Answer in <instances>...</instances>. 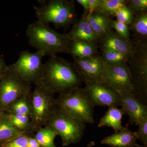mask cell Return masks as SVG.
Returning a JSON list of instances; mask_svg holds the SVG:
<instances>
[{"label":"cell","instance_id":"obj_32","mask_svg":"<svg viewBox=\"0 0 147 147\" xmlns=\"http://www.w3.org/2000/svg\"><path fill=\"white\" fill-rule=\"evenodd\" d=\"M88 2L89 10L88 15L97 10L100 5L101 0H88Z\"/></svg>","mask_w":147,"mask_h":147},{"label":"cell","instance_id":"obj_18","mask_svg":"<svg viewBox=\"0 0 147 147\" xmlns=\"http://www.w3.org/2000/svg\"><path fill=\"white\" fill-rule=\"evenodd\" d=\"M87 19L92 30L101 37L112 29L110 16L98 11L87 15Z\"/></svg>","mask_w":147,"mask_h":147},{"label":"cell","instance_id":"obj_15","mask_svg":"<svg viewBox=\"0 0 147 147\" xmlns=\"http://www.w3.org/2000/svg\"><path fill=\"white\" fill-rule=\"evenodd\" d=\"M100 49H108L130 56L133 52L131 40L124 39L114 30L111 29L102 36L99 42Z\"/></svg>","mask_w":147,"mask_h":147},{"label":"cell","instance_id":"obj_20","mask_svg":"<svg viewBox=\"0 0 147 147\" xmlns=\"http://www.w3.org/2000/svg\"><path fill=\"white\" fill-rule=\"evenodd\" d=\"M22 135L26 134L13 126L4 112H0V146Z\"/></svg>","mask_w":147,"mask_h":147},{"label":"cell","instance_id":"obj_16","mask_svg":"<svg viewBox=\"0 0 147 147\" xmlns=\"http://www.w3.org/2000/svg\"><path fill=\"white\" fill-rule=\"evenodd\" d=\"M137 140L136 131H131L126 126L123 130L103 138L100 143L113 147H138Z\"/></svg>","mask_w":147,"mask_h":147},{"label":"cell","instance_id":"obj_19","mask_svg":"<svg viewBox=\"0 0 147 147\" xmlns=\"http://www.w3.org/2000/svg\"><path fill=\"white\" fill-rule=\"evenodd\" d=\"M97 45L78 41H71L68 54L73 58L89 57L97 55Z\"/></svg>","mask_w":147,"mask_h":147},{"label":"cell","instance_id":"obj_25","mask_svg":"<svg viewBox=\"0 0 147 147\" xmlns=\"http://www.w3.org/2000/svg\"><path fill=\"white\" fill-rule=\"evenodd\" d=\"M30 94L24 96L14 101L9 106L5 113L7 114H19L30 116Z\"/></svg>","mask_w":147,"mask_h":147},{"label":"cell","instance_id":"obj_31","mask_svg":"<svg viewBox=\"0 0 147 147\" xmlns=\"http://www.w3.org/2000/svg\"><path fill=\"white\" fill-rule=\"evenodd\" d=\"M138 125L139 128L136 131L137 140L140 141L143 145H147V118L141 121Z\"/></svg>","mask_w":147,"mask_h":147},{"label":"cell","instance_id":"obj_17","mask_svg":"<svg viewBox=\"0 0 147 147\" xmlns=\"http://www.w3.org/2000/svg\"><path fill=\"white\" fill-rule=\"evenodd\" d=\"M125 113L121 108L111 107L100 118L98 124L99 127H109L115 130V132L123 130L124 127L122 125V119Z\"/></svg>","mask_w":147,"mask_h":147},{"label":"cell","instance_id":"obj_2","mask_svg":"<svg viewBox=\"0 0 147 147\" xmlns=\"http://www.w3.org/2000/svg\"><path fill=\"white\" fill-rule=\"evenodd\" d=\"M29 45L37 50L44 52L47 56L59 53L68 54L71 41L65 34L51 28L48 24L37 20L29 24L26 30Z\"/></svg>","mask_w":147,"mask_h":147},{"label":"cell","instance_id":"obj_28","mask_svg":"<svg viewBox=\"0 0 147 147\" xmlns=\"http://www.w3.org/2000/svg\"><path fill=\"white\" fill-rule=\"evenodd\" d=\"M110 24L112 29H114V30L120 36L127 40L129 41L131 40L130 38V31L128 25L117 20H112L111 19L110 20Z\"/></svg>","mask_w":147,"mask_h":147},{"label":"cell","instance_id":"obj_5","mask_svg":"<svg viewBox=\"0 0 147 147\" xmlns=\"http://www.w3.org/2000/svg\"><path fill=\"white\" fill-rule=\"evenodd\" d=\"M45 126L53 129L60 137L63 146L77 144L84 136L86 123L72 117L58 106Z\"/></svg>","mask_w":147,"mask_h":147},{"label":"cell","instance_id":"obj_7","mask_svg":"<svg viewBox=\"0 0 147 147\" xmlns=\"http://www.w3.org/2000/svg\"><path fill=\"white\" fill-rule=\"evenodd\" d=\"M29 96L30 117L36 132L45 126L50 116L57 107L55 94L39 84L35 85Z\"/></svg>","mask_w":147,"mask_h":147},{"label":"cell","instance_id":"obj_35","mask_svg":"<svg viewBox=\"0 0 147 147\" xmlns=\"http://www.w3.org/2000/svg\"><path fill=\"white\" fill-rule=\"evenodd\" d=\"M28 147H41L34 136H29Z\"/></svg>","mask_w":147,"mask_h":147},{"label":"cell","instance_id":"obj_11","mask_svg":"<svg viewBox=\"0 0 147 147\" xmlns=\"http://www.w3.org/2000/svg\"><path fill=\"white\" fill-rule=\"evenodd\" d=\"M84 88L90 101L95 106L118 107L121 105L120 95L118 92L99 82L85 83Z\"/></svg>","mask_w":147,"mask_h":147},{"label":"cell","instance_id":"obj_33","mask_svg":"<svg viewBox=\"0 0 147 147\" xmlns=\"http://www.w3.org/2000/svg\"><path fill=\"white\" fill-rule=\"evenodd\" d=\"M77 2L83 7L84 9V15H87L88 13L89 7L88 0H77Z\"/></svg>","mask_w":147,"mask_h":147},{"label":"cell","instance_id":"obj_26","mask_svg":"<svg viewBox=\"0 0 147 147\" xmlns=\"http://www.w3.org/2000/svg\"><path fill=\"white\" fill-rule=\"evenodd\" d=\"M126 1L125 0H101L100 5L96 11L104 13L109 16H114L119 9L126 5Z\"/></svg>","mask_w":147,"mask_h":147},{"label":"cell","instance_id":"obj_21","mask_svg":"<svg viewBox=\"0 0 147 147\" xmlns=\"http://www.w3.org/2000/svg\"><path fill=\"white\" fill-rule=\"evenodd\" d=\"M6 114L17 130L28 136H34L36 131L30 116L19 114Z\"/></svg>","mask_w":147,"mask_h":147},{"label":"cell","instance_id":"obj_29","mask_svg":"<svg viewBox=\"0 0 147 147\" xmlns=\"http://www.w3.org/2000/svg\"><path fill=\"white\" fill-rule=\"evenodd\" d=\"M29 136L22 135L1 145V147H28Z\"/></svg>","mask_w":147,"mask_h":147},{"label":"cell","instance_id":"obj_9","mask_svg":"<svg viewBox=\"0 0 147 147\" xmlns=\"http://www.w3.org/2000/svg\"><path fill=\"white\" fill-rule=\"evenodd\" d=\"M31 84L23 81L8 68L0 79V112L20 98L31 92Z\"/></svg>","mask_w":147,"mask_h":147},{"label":"cell","instance_id":"obj_34","mask_svg":"<svg viewBox=\"0 0 147 147\" xmlns=\"http://www.w3.org/2000/svg\"><path fill=\"white\" fill-rule=\"evenodd\" d=\"M7 67V65L6 64L5 61L0 55V79L6 71Z\"/></svg>","mask_w":147,"mask_h":147},{"label":"cell","instance_id":"obj_23","mask_svg":"<svg viewBox=\"0 0 147 147\" xmlns=\"http://www.w3.org/2000/svg\"><path fill=\"white\" fill-rule=\"evenodd\" d=\"M57 134L49 127L44 126L38 129L34 137L41 147H56L55 138Z\"/></svg>","mask_w":147,"mask_h":147},{"label":"cell","instance_id":"obj_22","mask_svg":"<svg viewBox=\"0 0 147 147\" xmlns=\"http://www.w3.org/2000/svg\"><path fill=\"white\" fill-rule=\"evenodd\" d=\"M129 28L134 34V39L147 40V11L135 14Z\"/></svg>","mask_w":147,"mask_h":147},{"label":"cell","instance_id":"obj_36","mask_svg":"<svg viewBox=\"0 0 147 147\" xmlns=\"http://www.w3.org/2000/svg\"><path fill=\"white\" fill-rule=\"evenodd\" d=\"M95 143L94 142H91L88 144V145H87L86 147H92L94 146Z\"/></svg>","mask_w":147,"mask_h":147},{"label":"cell","instance_id":"obj_27","mask_svg":"<svg viewBox=\"0 0 147 147\" xmlns=\"http://www.w3.org/2000/svg\"><path fill=\"white\" fill-rule=\"evenodd\" d=\"M135 13L126 5L122 7L116 12L115 16L117 20L129 26L134 19Z\"/></svg>","mask_w":147,"mask_h":147},{"label":"cell","instance_id":"obj_4","mask_svg":"<svg viewBox=\"0 0 147 147\" xmlns=\"http://www.w3.org/2000/svg\"><path fill=\"white\" fill-rule=\"evenodd\" d=\"M133 50L127 63L133 87L131 93L146 105L147 103V40H131Z\"/></svg>","mask_w":147,"mask_h":147},{"label":"cell","instance_id":"obj_3","mask_svg":"<svg viewBox=\"0 0 147 147\" xmlns=\"http://www.w3.org/2000/svg\"><path fill=\"white\" fill-rule=\"evenodd\" d=\"M34 9L38 20L56 28H67L77 22L74 1L68 0L40 1Z\"/></svg>","mask_w":147,"mask_h":147},{"label":"cell","instance_id":"obj_38","mask_svg":"<svg viewBox=\"0 0 147 147\" xmlns=\"http://www.w3.org/2000/svg\"><path fill=\"white\" fill-rule=\"evenodd\" d=\"M0 147H1V146H0Z\"/></svg>","mask_w":147,"mask_h":147},{"label":"cell","instance_id":"obj_14","mask_svg":"<svg viewBox=\"0 0 147 147\" xmlns=\"http://www.w3.org/2000/svg\"><path fill=\"white\" fill-rule=\"evenodd\" d=\"M65 34L70 41H82L96 45L102 37L93 31L88 22L87 15L84 14L80 20L74 24L71 30Z\"/></svg>","mask_w":147,"mask_h":147},{"label":"cell","instance_id":"obj_37","mask_svg":"<svg viewBox=\"0 0 147 147\" xmlns=\"http://www.w3.org/2000/svg\"><path fill=\"white\" fill-rule=\"evenodd\" d=\"M138 147H147V145H143L142 146L139 145Z\"/></svg>","mask_w":147,"mask_h":147},{"label":"cell","instance_id":"obj_12","mask_svg":"<svg viewBox=\"0 0 147 147\" xmlns=\"http://www.w3.org/2000/svg\"><path fill=\"white\" fill-rule=\"evenodd\" d=\"M74 65L83 82H100L104 63L101 56L73 58Z\"/></svg>","mask_w":147,"mask_h":147},{"label":"cell","instance_id":"obj_10","mask_svg":"<svg viewBox=\"0 0 147 147\" xmlns=\"http://www.w3.org/2000/svg\"><path fill=\"white\" fill-rule=\"evenodd\" d=\"M100 83L117 92L122 90L132 93L133 91L127 63L114 66L104 63Z\"/></svg>","mask_w":147,"mask_h":147},{"label":"cell","instance_id":"obj_8","mask_svg":"<svg viewBox=\"0 0 147 147\" xmlns=\"http://www.w3.org/2000/svg\"><path fill=\"white\" fill-rule=\"evenodd\" d=\"M45 56L43 51L37 50L32 53L24 50L19 54L16 61L7 65V68L23 81L35 85L42 76L44 66L42 59Z\"/></svg>","mask_w":147,"mask_h":147},{"label":"cell","instance_id":"obj_13","mask_svg":"<svg viewBox=\"0 0 147 147\" xmlns=\"http://www.w3.org/2000/svg\"><path fill=\"white\" fill-rule=\"evenodd\" d=\"M121 100V109L125 114L129 117L130 124H138L145 119L147 118V106L141 102L130 92L126 91H117Z\"/></svg>","mask_w":147,"mask_h":147},{"label":"cell","instance_id":"obj_30","mask_svg":"<svg viewBox=\"0 0 147 147\" xmlns=\"http://www.w3.org/2000/svg\"><path fill=\"white\" fill-rule=\"evenodd\" d=\"M126 5L135 14L145 12L147 10V0H129L127 1Z\"/></svg>","mask_w":147,"mask_h":147},{"label":"cell","instance_id":"obj_24","mask_svg":"<svg viewBox=\"0 0 147 147\" xmlns=\"http://www.w3.org/2000/svg\"><path fill=\"white\" fill-rule=\"evenodd\" d=\"M102 61L106 65L114 66L127 63L130 56L119 53L114 50L101 49Z\"/></svg>","mask_w":147,"mask_h":147},{"label":"cell","instance_id":"obj_1","mask_svg":"<svg viewBox=\"0 0 147 147\" xmlns=\"http://www.w3.org/2000/svg\"><path fill=\"white\" fill-rule=\"evenodd\" d=\"M82 83L73 63L55 55L44 64L42 76L37 84L55 94H60L81 87Z\"/></svg>","mask_w":147,"mask_h":147},{"label":"cell","instance_id":"obj_6","mask_svg":"<svg viewBox=\"0 0 147 147\" xmlns=\"http://www.w3.org/2000/svg\"><path fill=\"white\" fill-rule=\"evenodd\" d=\"M57 105L79 120L93 123L94 107L92 105L84 88L79 87L59 94Z\"/></svg>","mask_w":147,"mask_h":147}]
</instances>
